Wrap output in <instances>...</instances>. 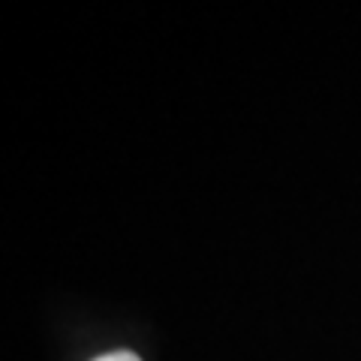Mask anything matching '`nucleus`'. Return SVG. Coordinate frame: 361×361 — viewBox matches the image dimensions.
Masks as SVG:
<instances>
[{
	"label": "nucleus",
	"instance_id": "obj_1",
	"mask_svg": "<svg viewBox=\"0 0 361 361\" xmlns=\"http://www.w3.org/2000/svg\"><path fill=\"white\" fill-rule=\"evenodd\" d=\"M94 361H139L133 353H123V349H118V353H106V355H99Z\"/></svg>",
	"mask_w": 361,
	"mask_h": 361
}]
</instances>
